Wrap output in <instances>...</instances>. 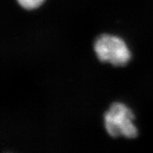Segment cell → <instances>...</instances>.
I'll list each match as a JSON object with an SVG mask.
<instances>
[{"instance_id": "obj_1", "label": "cell", "mask_w": 153, "mask_h": 153, "mask_svg": "<svg viewBox=\"0 0 153 153\" xmlns=\"http://www.w3.org/2000/svg\"><path fill=\"white\" fill-rule=\"evenodd\" d=\"M104 118L105 128L111 137L135 138L137 136V130L133 123L135 116L125 104L113 103L104 114Z\"/></svg>"}, {"instance_id": "obj_2", "label": "cell", "mask_w": 153, "mask_h": 153, "mask_svg": "<svg viewBox=\"0 0 153 153\" xmlns=\"http://www.w3.org/2000/svg\"><path fill=\"white\" fill-rule=\"evenodd\" d=\"M94 50L101 62H110L114 66H124L131 56L123 40L109 34L98 36L94 43Z\"/></svg>"}, {"instance_id": "obj_3", "label": "cell", "mask_w": 153, "mask_h": 153, "mask_svg": "<svg viewBox=\"0 0 153 153\" xmlns=\"http://www.w3.org/2000/svg\"><path fill=\"white\" fill-rule=\"evenodd\" d=\"M21 7L27 10H32L39 7L45 0H16Z\"/></svg>"}]
</instances>
